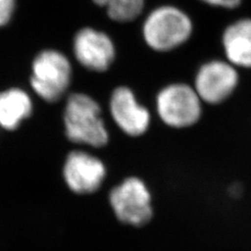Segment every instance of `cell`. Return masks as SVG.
Returning <instances> with one entry per match:
<instances>
[{"instance_id":"cell-10","label":"cell","mask_w":251,"mask_h":251,"mask_svg":"<svg viewBox=\"0 0 251 251\" xmlns=\"http://www.w3.org/2000/svg\"><path fill=\"white\" fill-rule=\"evenodd\" d=\"M223 45L227 61L235 67L251 68V19H241L225 29Z\"/></svg>"},{"instance_id":"cell-1","label":"cell","mask_w":251,"mask_h":251,"mask_svg":"<svg viewBox=\"0 0 251 251\" xmlns=\"http://www.w3.org/2000/svg\"><path fill=\"white\" fill-rule=\"evenodd\" d=\"M99 103L84 93L69 96L64 108V127L68 140L75 144L100 148L108 144L109 134L100 117Z\"/></svg>"},{"instance_id":"cell-12","label":"cell","mask_w":251,"mask_h":251,"mask_svg":"<svg viewBox=\"0 0 251 251\" xmlns=\"http://www.w3.org/2000/svg\"><path fill=\"white\" fill-rule=\"evenodd\" d=\"M106 12L109 18L118 23L132 22L144 8V0H107Z\"/></svg>"},{"instance_id":"cell-3","label":"cell","mask_w":251,"mask_h":251,"mask_svg":"<svg viewBox=\"0 0 251 251\" xmlns=\"http://www.w3.org/2000/svg\"><path fill=\"white\" fill-rule=\"evenodd\" d=\"M72 72L71 63L64 54L55 50H45L33 61L30 84L41 99L55 102L68 90Z\"/></svg>"},{"instance_id":"cell-5","label":"cell","mask_w":251,"mask_h":251,"mask_svg":"<svg viewBox=\"0 0 251 251\" xmlns=\"http://www.w3.org/2000/svg\"><path fill=\"white\" fill-rule=\"evenodd\" d=\"M109 202L116 217L125 225L141 227L152 218L151 193L140 178L128 177L112 189Z\"/></svg>"},{"instance_id":"cell-7","label":"cell","mask_w":251,"mask_h":251,"mask_svg":"<svg viewBox=\"0 0 251 251\" xmlns=\"http://www.w3.org/2000/svg\"><path fill=\"white\" fill-rule=\"evenodd\" d=\"M63 174L66 185L72 192L88 195L100 187L106 177V168L98 157L76 150L68 153Z\"/></svg>"},{"instance_id":"cell-11","label":"cell","mask_w":251,"mask_h":251,"mask_svg":"<svg viewBox=\"0 0 251 251\" xmlns=\"http://www.w3.org/2000/svg\"><path fill=\"white\" fill-rule=\"evenodd\" d=\"M32 112V100L25 90L12 88L0 92V126L4 129H16Z\"/></svg>"},{"instance_id":"cell-14","label":"cell","mask_w":251,"mask_h":251,"mask_svg":"<svg viewBox=\"0 0 251 251\" xmlns=\"http://www.w3.org/2000/svg\"><path fill=\"white\" fill-rule=\"evenodd\" d=\"M201 1L210 6L225 8V9H235L242 2V0H201Z\"/></svg>"},{"instance_id":"cell-13","label":"cell","mask_w":251,"mask_h":251,"mask_svg":"<svg viewBox=\"0 0 251 251\" xmlns=\"http://www.w3.org/2000/svg\"><path fill=\"white\" fill-rule=\"evenodd\" d=\"M16 0H0V27L6 25L13 15Z\"/></svg>"},{"instance_id":"cell-4","label":"cell","mask_w":251,"mask_h":251,"mask_svg":"<svg viewBox=\"0 0 251 251\" xmlns=\"http://www.w3.org/2000/svg\"><path fill=\"white\" fill-rule=\"evenodd\" d=\"M202 100L194 87L184 83L171 84L156 97V110L162 121L174 128L194 126L201 117Z\"/></svg>"},{"instance_id":"cell-8","label":"cell","mask_w":251,"mask_h":251,"mask_svg":"<svg viewBox=\"0 0 251 251\" xmlns=\"http://www.w3.org/2000/svg\"><path fill=\"white\" fill-rule=\"evenodd\" d=\"M73 50L76 61L94 72L108 70L116 57L112 39L105 33L91 27H84L75 34Z\"/></svg>"},{"instance_id":"cell-9","label":"cell","mask_w":251,"mask_h":251,"mask_svg":"<svg viewBox=\"0 0 251 251\" xmlns=\"http://www.w3.org/2000/svg\"><path fill=\"white\" fill-rule=\"evenodd\" d=\"M109 106L114 121L126 134L138 137L147 131L151 121L150 113L139 104L134 93L127 87H118L113 91Z\"/></svg>"},{"instance_id":"cell-2","label":"cell","mask_w":251,"mask_h":251,"mask_svg":"<svg viewBox=\"0 0 251 251\" xmlns=\"http://www.w3.org/2000/svg\"><path fill=\"white\" fill-rule=\"evenodd\" d=\"M193 33L188 15L173 6H162L150 12L144 21L143 36L146 44L156 51H170L185 43Z\"/></svg>"},{"instance_id":"cell-15","label":"cell","mask_w":251,"mask_h":251,"mask_svg":"<svg viewBox=\"0 0 251 251\" xmlns=\"http://www.w3.org/2000/svg\"><path fill=\"white\" fill-rule=\"evenodd\" d=\"M93 2L100 7H105L107 0H93Z\"/></svg>"},{"instance_id":"cell-6","label":"cell","mask_w":251,"mask_h":251,"mask_svg":"<svg viewBox=\"0 0 251 251\" xmlns=\"http://www.w3.org/2000/svg\"><path fill=\"white\" fill-rule=\"evenodd\" d=\"M238 82L239 75L235 66L228 61L213 60L199 68L194 88L202 101L218 104L233 94Z\"/></svg>"}]
</instances>
